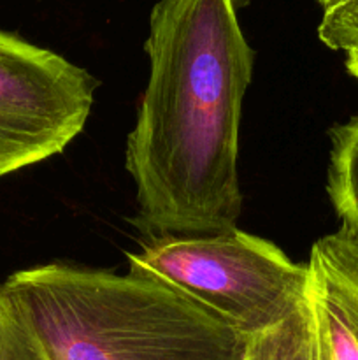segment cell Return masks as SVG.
<instances>
[{
	"instance_id": "obj_1",
	"label": "cell",
	"mask_w": 358,
	"mask_h": 360,
	"mask_svg": "<svg viewBox=\"0 0 358 360\" xmlns=\"http://www.w3.org/2000/svg\"><path fill=\"white\" fill-rule=\"evenodd\" d=\"M244 4L160 0L150 14V77L125 167L133 225L151 238L216 234L239 220V125L255 63L239 25Z\"/></svg>"
},
{
	"instance_id": "obj_2",
	"label": "cell",
	"mask_w": 358,
	"mask_h": 360,
	"mask_svg": "<svg viewBox=\"0 0 358 360\" xmlns=\"http://www.w3.org/2000/svg\"><path fill=\"white\" fill-rule=\"evenodd\" d=\"M48 360H241L246 341L178 288L46 264L2 283Z\"/></svg>"
},
{
	"instance_id": "obj_3",
	"label": "cell",
	"mask_w": 358,
	"mask_h": 360,
	"mask_svg": "<svg viewBox=\"0 0 358 360\" xmlns=\"http://www.w3.org/2000/svg\"><path fill=\"white\" fill-rule=\"evenodd\" d=\"M126 259L128 271L178 288L244 340L276 327L307 299V264L237 227L151 238Z\"/></svg>"
},
{
	"instance_id": "obj_4",
	"label": "cell",
	"mask_w": 358,
	"mask_h": 360,
	"mask_svg": "<svg viewBox=\"0 0 358 360\" xmlns=\"http://www.w3.org/2000/svg\"><path fill=\"white\" fill-rule=\"evenodd\" d=\"M98 81L0 30V178L62 153L84 130Z\"/></svg>"
},
{
	"instance_id": "obj_5",
	"label": "cell",
	"mask_w": 358,
	"mask_h": 360,
	"mask_svg": "<svg viewBox=\"0 0 358 360\" xmlns=\"http://www.w3.org/2000/svg\"><path fill=\"white\" fill-rule=\"evenodd\" d=\"M307 304L326 360H358V238L346 225L312 245Z\"/></svg>"
},
{
	"instance_id": "obj_6",
	"label": "cell",
	"mask_w": 358,
	"mask_h": 360,
	"mask_svg": "<svg viewBox=\"0 0 358 360\" xmlns=\"http://www.w3.org/2000/svg\"><path fill=\"white\" fill-rule=\"evenodd\" d=\"M326 193L337 217L358 238V116L330 130Z\"/></svg>"
},
{
	"instance_id": "obj_7",
	"label": "cell",
	"mask_w": 358,
	"mask_h": 360,
	"mask_svg": "<svg viewBox=\"0 0 358 360\" xmlns=\"http://www.w3.org/2000/svg\"><path fill=\"white\" fill-rule=\"evenodd\" d=\"M241 360H326L307 299L276 327L249 338Z\"/></svg>"
},
{
	"instance_id": "obj_8",
	"label": "cell",
	"mask_w": 358,
	"mask_h": 360,
	"mask_svg": "<svg viewBox=\"0 0 358 360\" xmlns=\"http://www.w3.org/2000/svg\"><path fill=\"white\" fill-rule=\"evenodd\" d=\"M0 360H48L16 306L0 285Z\"/></svg>"
},
{
	"instance_id": "obj_9",
	"label": "cell",
	"mask_w": 358,
	"mask_h": 360,
	"mask_svg": "<svg viewBox=\"0 0 358 360\" xmlns=\"http://www.w3.org/2000/svg\"><path fill=\"white\" fill-rule=\"evenodd\" d=\"M318 37L336 51H358V0H343L323 11Z\"/></svg>"
},
{
	"instance_id": "obj_10",
	"label": "cell",
	"mask_w": 358,
	"mask_h": 360,
	"mask_svg": "<svg viewBox=\"0 0 358 360\" xmlns=\"http://www.w3.org/2000/svg\"><path fill=\"white\" fill-rule=\"evenodd\" d=\"M346 69L358 81V51L346 53Z\"/></svg>"
},
{
	"instance_id": "obj_11",
	"label": "cell",
	"mask_w": 358,
	"mask_h": 360,
	"mask_svg": "<svg viewBox=\"0 0 358 360\" xmlns=\"http://www.w3.org/2000/svg\"><path fill=\"white\" fill-rule=\"evenodd\" d=\"M319 4H321V7H323V11L325 9H329V7H332V6H336V4H339V2H343V0H318Z\"/></svg>"
}]
</instances>
